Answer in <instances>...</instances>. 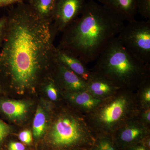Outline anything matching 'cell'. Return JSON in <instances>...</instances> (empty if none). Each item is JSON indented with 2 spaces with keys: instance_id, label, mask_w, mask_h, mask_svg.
I'll return each mask as SVG.
<instances>
[{
  "instance_id": "6da1fadb",
  "label": "cell",
  "mask_w": 150,
  "mask_h": 150,
  "mask_svg": "<svg viewBox=\"0 0 150 150\" xmlns=\"http://www.w3.org/2000/svg\"><path fill=\"white\" fill-rule=\"evenodd\" d=\"M0 51V71L19 91L34 88L43 73L53 68L56 36L51 24L24 1L13 6Z\"/></svg>"
},
{
  "instance_id": "7a4b0ae2",
  "label": "cell",
  "mask_w": 150,
  "mask_h": 150,
  "mask_svg": "<svg viewBox=\"0 0 150 150\" xmlns=\"http://www.w3.org/2000/svg\"><path fill=\"white\" fill-rule=\"evenodd\" d=\"M124 22L95 0L63 31L57 48L72 53L85 64L96 61L119 34Z\"/></svg>"
},
{
  "instance_id": "3957f363",
  "label": "cell",
  "mask_w": 150,
  "mask_h": 150,
  "mask_svg": "<svg viewBox=\"0 0 150 150\" xmlns=\"http://www.w3.org/2000/svg\"><path fill=\"white\" fill-rule=\"evenodd\" d=\"M92 72L118 87L139 86L149 78V65L143 64L131 55L114 38L97 59Z\"/></svg>"
},
{
  "instance_id": "277c9868",
  "label": "cell",
  "mask_w": 150,
  "mask_h": 150,
  "mask_svg": "<svg viewBox=\"0 0 150 150\" xmlns=\"http://www.w3.org/2000/svg\"><path fill=\"white\" fill-rule=\"evenodd\" d=\"M96 136L85 123L71 115H62L54 123L50 134L51 144L60 149H91Z\"/></svg>"
},
{
  "instance_id": "5b68a950",
  "label": "cell",
  "mask_w": 150,
  "mask_h": 150,
  "mask_svg": "<svg viewBox=\"0 0 150 150\" xmlns=\"http://www.w3.org/2000/svg\"><path fill=\"white\" fill-rule=\"evenodd\" d=\"M117 39L129 53L143 64L150 62V20L128 22Z\"/></svg>"
},
{
  "instance_id": "8992f818",
  "label": "cell",
  "mask_w": 150,
  "mask_h": 150,
  "mask_svg": "<svg viewBox=\"0 0 150 150\" xmlns=\"http://www.w3.org/2000/svg\"><path fill=\"white\" fill-rule=\"evenodd\" d=\"M100 104L95 113V121L100 127L102 132L100 134H112L115 127L122 122L128 113L130 100L126 96L121 95Z\"/></svg>"
},
{
  "instance_id": "52a82bcc",
  "label": "cell",
  "mask_w": 150,
  "mask_h": 150,
  "mask_svg": "<svg viewBox=\"0 0 150 150\" xmlns=\"http://www.w3.org/2000/svg\"><path fill=\"white\" fill-rule=\"evenodd\" d=\"M86 2V0H58L51 24L55 36L62 33L79 17Z\"/></svg>"
},
{
  "instance_id": "ba28073f",
  "label": "cell",
  "mask_w": 150,
  "mask_h": 150,
  "mask_svg": "<svg viewBox=\"0 0 150 150\" xmlns=\"http://www.w3.org/2000/svg\"><path fill=\"white\" fill-rule=\"evenodd\" d=\"M148 136L146 128L135 123L126 125L112 135L115 144L120 150H126L132 145L140 143Z\"/></svg>"
},
{
  "instance_id": "9c48e42d",
  "label": "cell",
  "mask_w": 150,
  "mask_h": 150,
  "mask_svg": "<svg viewBox=\"0 0 150 150\" xmlns=\"http://www.w3.org/2000/svg\"><path fill=\"white\" fill-rule=\"evenodd\" d=\"M53 68L56 74L55 80L68 90L76 92L87 89V83L59 62L56 57Z\"/></svg>"
},
{
  "instance_id": "30bf717a",
  "label": "cell",
  "mask_w": 150,
  "mask_h": 150,
  "mask_svg": "<svg viewBox=\"0 0 150 150\" xmlns=\"http://www.w3.org/2000/svg\"><path fill=\"white\" fill-rule=\"evenodd\" d=\"M100 4L118 16L123 21L135 19L137 13V0H96Z\"/></svg>"
},
{
  "instance_id": "8fae6325",
  "label": "cell",
  "mask_w": 150,
  "mask_h": 150,
  "mask_svg": "<svg viewBox=\"0 0 150 150\" xmlns=\"http://www.w3.org/2000/svg\"><path fill=\"white\" fill-rule=\"evenodd\" d=\"M56 59L87 82L91 76V72L86 67L85 64L72 53L56 47Z\"/></svg>"
},
{
  "instance_id": "7c38bea8",
  "label": "cell",
  "mask_w": 150,
  "mask_h": 150,
  "mask_svg": "<svg viewBox=\"0 0 150 150\" xmlns=\"http://www.w3.org/2000/svg\"><path fill=\"white\" fill-rule=\"evenodd\" d=\"M58 0H28L30 7L40 18L51 24Z\"/></svg>"
},
{
  "instance_id": "4fadbf2b",
  "label": "cell",
  "mask_w": 150,
  "mask_h": 150,
  "mask_svg": "<svg viewBox=\"0 0 150 150\" xmlns=\"http://www.w3.org/2000/svg\"><path fill=\"white\" fill-rule=\"evenodd\" d=\"M87 83V90L95 97L105 96L118 87L109 81L92 72Z\"/></svg>"
},
{
  "instance_id": "5bb4252c",
  "label": "cell",
  "mask_w": 150,
  "mask_h": 150,
  "mask_svg": "<svg viewBox=\"0 0 150 150\" xmlns=\"http://www.w3.org/2000/svg\"><path fill=\"white\" fill-rule=\"evenodd\" d=\"M27 103L21 100L0 101V110L7 116L13 120H19L26 115L28 109Z\"/></svg>"
},
{
  "instance_id": "9a60e30c",
  "label": "cell",
  "mask_w": 150,
  "mask_h": 150,
  "mask_svg": "<svg viewBox=\"0 0 150 150\" xmlns=\"http://www.w3.org/2000/svg\"><path fill=\"white\" fill-rule=\"evenodd\" d=\"M72 93L69 96L71 101L79 107L86 110L94 109L102 103L101 99L94 96L87 90Z\"/></svg>"
},
{
  "instance_id": "2e32d148",
  "label": "cell",
  "mask_w": 150,
  "mask_h": 150,
  "mask_svg": "<svg viewBox=\"0 0 150 150\" xmlns=\"http://www.w3.org/2000/svg\"><path fill=\"white\" fill-rule=\"evenodd\" d=\"M90 150H120L117 147L112 134H100L96 136Z\"/></svg>"
},
{
  "instance_id": "e0dca14e",
  "label": "cell",
  "mask_w": 150,
  "mask_h": 150,
  "mask_svg": "<svg viewBox=\"0 0 150 150\" xmlns=\"http://www.w3.org/2000/svg\"><path fill=\"white\" fill-rule=\"evenodd\" d=\"M46 127V115L43 108L38 106L36 109L33 124V134L35 138L41 137Z\"/></svg>"
},
{
  "instance_id": "ac0fdd59",
  "label": "cell",
  "mask_w": 150,
  "mask_h": 150,
  "mask_svg": "<svg viewBox=\"0 0 150 150\" xmlns=\"http://www.w3.org/2000/svg\"><path fill=\"white\" fill-rule=\"evenodd\" d=\"M45 90L49 99L56 101L58 98V90L55 79L51 77L46 79Z\"/></svg>"
},
{
  "instance_id": "d6986e66",
  "label": "cell",
  "mask_w": 150,
  "mask_h": 150,
  "mask_svg": "<svg viewBox=\"0 0 150 150\" xmlns=\"http://www.w3.org/2000/svg\"><path fill=\"white\" fill-rule=\"evenodd\" d=\"M137 13L147 20H150V0H137Z\"/></svg>"
},
{
  "instance_id": "ffe728a7",
  "label": "cell",
  "mask_w": 150,
  "mask_h": 150,
  "mask_svg": "<svg viewBox=\"0 0 150 150\" xmlns=\"http://www.w3.org/2000/svg\"><path fill=\"white\" fill-rule=\"evenodd\" d=\"M19 138L23 143L30 144L32 141V134L29 130H24L19 134Z\"/></svg>"
},
{
  "instance_id": "44dd1931",
  "label": "cell",
  "mask_w": 150,
  "mask_h": 150,
  "mask_svg": "<svg viewBox=\"0 0 150 150\" xmlns=\"http://www.w3.org/2000/svg\"><path fill=\"white\" fill-rule=\"evenodd\" d=\"M7 18V17L0 18V47L2 44L6 28Z\"/></svg>"
},
{
  "instance_id": "7402d4cb",
  "label": "cell",
  "mask_w": 150,
  "mask_h": 150,
  "mask_svg": "<svg viewBox=\"0 0 150 150\" xmlns=\"http://www.w3.org/2000/svg\"><path fill=\"white\" fill-rule=\"evenodd\" d=\"M9 132V126L0 119V143L7 137Z\"/></svg>"
},
{
  "instance_id": "603a6c76",
  "label": "cell",
  "mask_w": 150,
  "mask_h": 150,
  "mask_svg": "<svg viewBox=\"0 0 150 150\" xmlns=\"http://www.w3.org/2000/svg\"><path fill=\"white\" fill-rule=\"evenodd\" d=\"M23 1V0H0V7L13 6Z\"/></svg>"
},
{
  "instance_id": "cb8c5ba5",
  "label": "cell",
  "mask_w": 150,
  "mask_h": 150,
  "mask_svg": "<svg viewBox=\"0 0 150 150\" xmlns=\"http://www.w3.org/2000/svg\"><path fill=\"white\" fill-rule=\"evenodd\" d=\"M9 150H25V147L20 142H12L9 145Z\"/></svg>"
},
{
  "instance_id": "d4e9b609",
  "label": "cell",
  "mask_w": 150,
  "mask_h": 150,
  "mask_svg": "<svg viewBox=\"0 0 150 150\" xmlns=\"http://www.w3.org/2000/svg\"><path fill=\"white\" fill-rule=\"evenodd\" d=\"M126 150H149L141 142L129 147Z\"/></svg>"
},
{
  "instance_id": "484cf974",
  "label": "cell",
  "mask_w": 150,
  "mask_h": 150,
  "mask_svg": "<svg viewBox=\"0 0 150 150\" xmlns=\"http://www.w3.org/2000/svg\"><path fill=\"white\" fill-rule=\"evenodd\" d=\"M143 118L144 120L147 123H149L150 121V110L148 109L146 110L143 115Z\"/></svg>"
},
{
  "instance_id": "4316f807",
  "label": "cell",
  "mask_w": 150,
  "mask_h": 150,
  "mask_svg": "<svg viewBox=\"0 0 150 150\" xmlns=\"http://www.w3.org/2000/svg\"><path fill=\"white\" fill-rule=\"evenodd\" d=\"M83 149H71L70 150H81Z\"/></svg>"
},
{
  "instance_id": "83f0119b",
  "label": "cell",
  "mask_w": 150,
  "mask_h": 150,
  "mask_svg": "<svg viewBox=\"0 0 150 150\" xmlns=\"http://www.w3.org/2000/svg\"><path fill=\"white\" fill-rule=\"evenodd\" d=\"M81 150H90V149H83Z\"/></svg>"
},
{
  "instance_id": "f1b7e54d",
  "label": "cell",
  "mask_w": 150,
  "mask_h": 150,
  "mask_svg": "<svg viewBox=\"0 0 150 150\" xmlns=\"http://www.w3.org/2000/svg\"><path fill=\"white\" fill-rule=\"evenodd\" d=\"M0 90H1V89H0Z\"/></svg>"
}]
</instances>
